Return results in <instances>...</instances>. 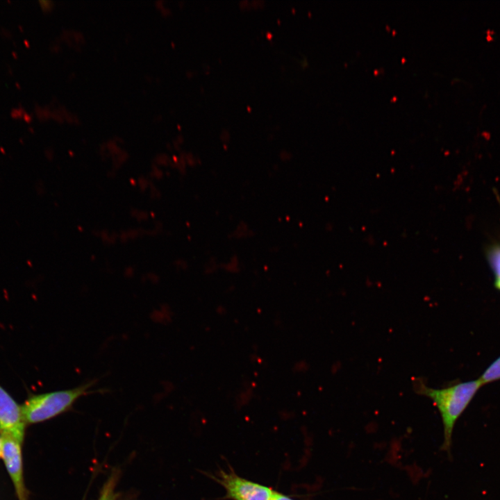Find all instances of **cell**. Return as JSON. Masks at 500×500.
Masks as SVG:
<instances>
[{"instance_id":"1","label":"cell","mask_w":500,"mask_h":500,"mask_svg":"<svg viewBox=\"0 0 500 500\" xmlns=\"http://www.w3.org/2000/svg\"><path fill=\"white\" fill-rule=\"evenodd\" d=\"M482 385L478 378L437 389L428 386L422 378L417 377L412 380L414 391L417 394L431 399L439 410L444 435L441 449L448 455H451L455 424Z\"/></svg>"},{"instance_id":"2","label":"cell","mask_w":500,"mask_h":500,"mask_svg":"<svg viewBox=\"0 0 500 500\" xmlns=\"http://www.w3.org/2000/svg\"><path fill=\"white\" fill-rule=\"evenodd\" d=\"M96 383L91 380L71 389L29 394L21 406L26 424L43 422L68 411L81 397L99 392L91 390Z\"/></svg>"},{"instance_id":"3","label":"cell","mask_w":500,"mask_h":500,"mask_svg":"<svg viewBox=\"0 0 500 500\" xmlns=\"http://www.w3.org/2000/svg\"><path fill=\"white\" fill-rule=\"evenodd\" d=\"M225 490L231 500H269L274 490L244 478L233 471L222 470L212 476Z\"/></svg>"},{"instance_id":"4","label":"cell","mask_w":500,"mask_h":500,"mask_svg":"<svg viewBox=\"0 0 500 500\" xmlns=\"http://www.w3.org/2000/svg\"><path fill=\"white\" fill-rule=\"evenodd\" d=\"M3 456L7 472L12 482L18 500H28V491L24 481L22 442L9 435H1Z\"/></svg>"},{"instance_id":"5","label":"cell","mask_w":500,"mask_h":500,"mask_svg":"<svg viewBox=\"0 0 500 500\" xmlns=\"http://www.w3.org/2000/svg\"><path fill=\"white\" fill-rule=\"evenodd\" d=\"M26 425L21 406L0 385V435L11 436L23 443Z\"/></svg>"},{"instance_id":"6","label":"cell","mask_w":500,"mask_h":500,"mask_svg":"<svg viewBox=\"0 0 500 500\" xmlns=\"http://www.w3.org/2000/svg\"><path fill=\"white\" fill-rule=\"evenodd\" d=\"M235 401L239 403H247L251 401L256 394V388L254 383L250 381H244L239 389L235 393Z\"/></svg>"},{"instance_id":"7","label":"cell","mask_w":500,"mask_h":500,"mask_svg":"<svg viewBox=\"0 0 500 500\" xmlns=\"http://www.w3.org/2000/svg\"><path fill=\"white\" fill-rule=\"evenodd\" d=\"M489 261L495 274V285L500 290V246L494 247L489 251Z\"/></svg>"},{"instance_id":"8","label":"cell","mask_w":500,"mask_h":500,"mask_svg":"<svg viewBox=\"0 0 500 500\" xmlns=\"http://www.w3.org/2000/svg\"><path fill=\"white\" fill-rule=\"evenodd\" d=\"M479 379L482 384L500 379V357L488 367Z\"/></svg>"},{"instance_id":"9","label":"cell","mask_w":500,"mask_h":500,"mask_svg":"<svg viewBox=\"0 0 500 500\" xmlns=\"http://www.w3.org/2000/svg\"><path fill=\"white\" fill-rule=\"evenodd\" d=\"M117 477L111 476L104 485L99 500H115V487Z\"/></svg>"},{"instance_id":"10","label":"cell","mask_w":500,"mask_h":500,"mask_svg":"<svg viewBox=\"0 0 500 500\" xmlns=\"http://www.w3.org/2000/svg\"><path fill=\"white\" fill-rule=\"evenodd\" d=\"M269 500H294L290 497L281 493L279 492H277L276 490L274 491L272 497H270Z\"/></svg>"},{"instance_id":"11","label":"cell","mask_w":500,"mask_h":500,"mask_svg":"<svg viewBox=\"0 0 500 500\" xmlns=\"http://www.w3.org/2000/svg\"><path fill=\"white\" fill-rule=\"evenodd\" d=\"M2 456H3L2 439H1V436L0 435V458H2Z\"/></svg>"}]
</instances>
